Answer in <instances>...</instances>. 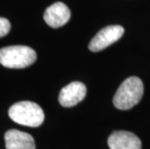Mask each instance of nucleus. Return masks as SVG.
I'll use <instances>...</instances> for the list:
<instances>
[{
    "instance_id": "6e6552de",
    "label": "nucleus",
    "mask_w": 150,
    "mask_h": 149,
    "mask_svg": "<svg viewBox=\"0 0 150 149\" xmlns=\"http://www.w3.org/2000/svg\"><path fill=\"white\" fill-rule=\"evenodd\" d=\"M6 149H36L34 138L31 135L12 129L5 133Z\"/></svg>"
},
{
    "instance_id": "20e7f679",
    "label": "nucleus",
    "mask_w": 150,
    "mask_h": 149,
    "mask_svg": "<svg viewBox=\"0 0 150 149\" xmlns=\"http://www.w3.org/2000/svg\"><path fill=\"white\" fill-rule=\"evenodd\" d=\"M123 33L124 28L120 25H110L105 27L99 31L89 43V49L93 52H97L107 49L111 44L117 42L122 37Z\"/></svg>"
},
{
    "instance_id": "7ed1b4c3",
    "label": "nucleus",
    "mask_w": 150,
    "mask_h": 149,
    "mask_svg": "<svg viewBox=\"0 0 150 149\" xmlns=\"http://www.w3.org/2000/svg\"><path fill=\"white\" fill-rule=\"evenodd\" d=\"M36 52L26 46H10L0 49V64L10 69H23L36 61Z\"/></svg>"
},
{
    "instance_id": "f257e3e1",
    "label": "nucleus",
    "mask_w": 150,
    "mask_h": 149,
    "mask_svg": "<svg viewBox=\"0 0 150 149\" xmlns=\"http://www.w3.org/2000/svg\"><path fill=\"white\" fill-rule=\"evenodd\" d=\"M143 83L138 77H130L124 81L113 97V105L118 109L127 110L139 103L143 96Z\"/></svg>"
},
{
    "instance_id": "0eeeda50",
    "label": "nucleus",
    "mask_w": 150,
    "mask_h": 149,
    "mask_svg": "<svg viewBox=\"0 0 150 149\" xmlns=\"http://www.w3.org/2000/svg\"><path fill=\"white\" fill-rule=\"evenodd\" d=\"M110 149H142V141L135 134L127 131L111 133L108 139Z\"/></svg>"
},
{
    "instance_id": "1a4fd4ad",
    "label": "nucleus",
    "mask_w": 150,
    "mask_h": 149,
    "mask_svg": "<svg viewBox=\"0 0 150 149\" xmlns=\"http://www.w3.org/2000/svg\"><path fill=\"white\" fill-rule=\"evenodd\" d=\"M11 29V23L7 18H0V38L6 36Z\"/></svg>"
},
{
    "instance_id": "423d86ee",
    "label": "nucleus",
    "mask_w": 150,
    "mask_h": 149,
    "mask_svg": "<svg viewBox=\"0 0 150 149\" xmlns=\"http://www.w3.org/2000/svg\"><path fill=\"white\" fill-rule=\"evenodd\" d=\"M71 18L70 9L62 2H56L47 8L44 14V20L49 26L58 28L65 25Z\"/></svg>"
},
{
    "instance_id": "39448f33",
    "label": "nucleus",
    "mask_w": 150,
    "mask_h": 149,
    "mask_svg": "<svg viewBox=\"0 0 150 149\" xmlns=\"http://www.w3.org/2000/svg\"><path fill=\"white\" fill-rule=\"evenodd\" d=\"M86 96V86L81 81H73L63 87L59 93L58 101L61 106L71 107L81 102Z\"/></svg>"
},
{
    "instance_id": "f03ea898",
    "label": "nucleus",
    "mask_w": 150,
    "mask_h": 149,
    "mask_svg": "<svg viewBox=\"0 0 150 149\" xmlns=\"http://www.w3.org/2000/svg\"><path fill=\"white\" fill-rule=\"evenodd\" d=\"M8 114L13 121L27 127H39L45 120L42 107L29 101H21L14 104L9 109Z\"/></svg>"
}]
</instances>
